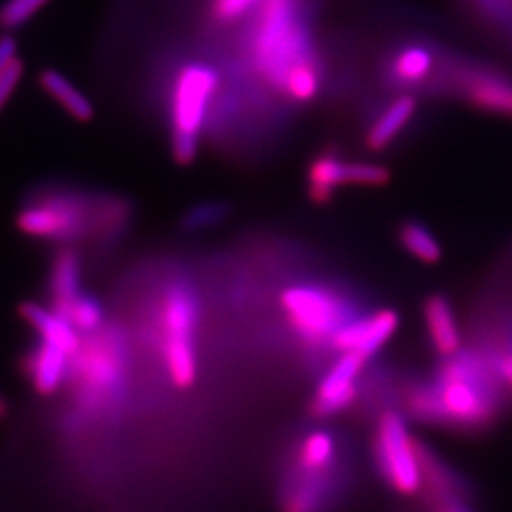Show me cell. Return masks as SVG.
<instances>
[{"mask_svg": "<svg viewBox=\"0 0 512 512\" xmlns=\"http://www.w3.org/2000/svg\"><path fill=\"white\" fill-rule=\"evenodd\" d=\"M399 329V315L393 310H376L359 315L332 340V353H357L366 361L384 348Z\"/></svg>", "mask_w": 512, "mask_h": 512, "instance_id": "obj_11", "label": "cell"}, {"mask_svg": "<svg viewBox=\"0 0 512 512\" xmlns=\"http://www.w3.org/2000/svg\"><path fill=\"white\" fill-rule=\"evenodd\" d=\"M128 336L114 323L90 334L71 357L69 382L73 385L78 416H110L120 408L128 385Z\"/></svg>", "mask_w": 512, "mask_h": 512, "instance_id": "obj_3", "label": "cell"}, {"mask_svg": "<svg viewBox=\"0 0 512 512\" xmlns=\"http://www.w3.org/2000/svg\"><path fill=\"white\" fill-rule=\"evenodd\" d=\"M319 86H321V76H319L317 67L311 61H306V63L294 67L293 71L289 73L283 82L281 92L287 93L298 103H306L319 93Z\"/></svg>", "mask_w": 512, "mask_h": 512, "instance_id": "obj_22", "label": "cell"}, {"mask_svg": "<svg viewBox=\"0 0 512 512\" xmlns=\"http://www.w3.org/2000/svg\"><path fill=\"white\" fill-rule=\"evenodd\" d=\"M399 241L408 255L414 256L423 264H437L442 258L439 239L420 220L403 222L399 228Z\"/></svg>", "mask_w": 512, "mask_h": 512, "instance_id": "obj_20", "label": "cell"}, {"mask_svg": "<svg viewBox=\"0 0 512 512\" xmlns=\"http://www.w3.org/2000/svg\"><path fill=\"white\" fill-rule=\"evenodd\" d=\"M414 112L416 99L412 95H401L399 99H395L366 133V147L370 150H382L387 147L397 137V133L403 131L408 120L414 116Z\"/></svg>", "mask_w": 512, "mask_h": 512, "instance_id": "obj_18", "label": "cell"}, {"mask_svg": "<svg viewBox=\"0 0 512 512\" xmlns=\"http://www.w3.org/2000/svg\"><path fill=\"white\" fill-rule=\"evenodd\" d=\"M465 93L475 107L512 114V84L509 80L490 74H475L467 80Z\"/></svg>", "mask_w": 512, "mask_h": 512, "instance_id": "obj_19", "label": "cell"}, {"mask_svg": "<svg viewBox=\"0 0 512 512\" xmlns=\"http://www.w3.org/2000/svg\"><path fill=\"white\" fill-rule=\"evenodd\" d=\"M372 459L389 490L404 497L421 494L420 440L410 435L403 412L387 408L378 414L372 440Z\"/></svg>", "mask_w": 512, "mask_h": 512, "instance_id": "obj_9", "label": "cell"}, {"mask_svg": "<svg viewBox=\"0 0 512 512\" xmlns=\"http://www.w3.org/2000/svg\"><path fill=\"white\" fill-rule=\"evenodd\" d=\"M52 0H4L0 4V31H16L29 23Z\"/></svg>", "mask_w": 512, "mask_h": 512, "instance_id": "obj_25", "label": "cell"}, {"mask_svg": "<svg viewBox=\"0 0 512 512\" xmlns=\"http://www.w3.org/2000/svg\"><path fill=\"white\" fill-rule=\"evenodd\" d=\"M23 372L38 395L50 397L69 382L71 355L38 340L23 357Z\"/></svg>", "mask_w": 512, "mask_h": 512, "instance_id": "obj_12", "label": "cell"}, {"mask_svg": "<svg viewBox=\"0 0 512 512\" xmlns=\"http://www.w3.org/2000/svg\"><path fill=\"white\" fill-rule=\"evenodd\" d=\"M6 414H8V403L0 397V420H2Z\"/></svg>", "mask_w": 512, "mask_h": 512, "instance_id": "obj_32", "label": "cell"}, {"mask_svg": "<svg viewBox=\"0 0 512 512\" xmlns=\"http://www.w3.org/2000/svg\"><path fill=\"white\" fill-rule=\"evenodd\" d=\"M253 52L260 73L279 90L294 67L311 61L310 40L294 18L293 0H266Z\"/></svg>", "mask_w": 512, "mask_h": 512, "instance_id": "obj_8", "label": "cell"}, {"mask_svg": "<svg viewBox=\"0 0 512 512\" xmlns=\"http://www.w3.org/2000/svg\"><path fill=\"white\" fill-rule=\"evenodd\" d=\"M82 294V256L73 245H61L50 262V308L67 319V313Z\"/></svg>", "mask_w": 512, "mask_h": 512, "instance_id": "obj_13", "label": "cell"}, {"mask_svg": "<svg viewBox=\"0 0 512 512\" xmlns=\"http://www.w3.org/2000/svg\"><path fill=\"white\" fill-rule=\"evenodd\" d=\"M391 181V171L385 165L368 162H346V186H385Z\"/></svg>", "mask_w": 512, "mask_h": 512, "instance_id": "obj_26", "label": "cell"}, {"mask_svg": "<svg viewBox=\"0 0 512 512\" xmlns=\"http://www.w3.org/2000/svg\"><path fill=\"white\" fill-rule=\"evenodd\" d=\"M346 448L327 427L296 440L279 482V511L332 512L348 492Z\"/></svg>", "mask_w": 512, "mask_h": 512, "instance_id": "obj_2", "label": "cell"}, {"mask_svg": "<svg viewBox=\"0 0 512 512\" xmlns=\"http://www.w3.org/2000/svg\"><path fill=\"white\" fill-rule=\"evenodd\" d=\"M19 313L37 332L40 340L65 351L71 357L80 348L82 336H78V330L74 329L71 321L61 317L52 308H44L35 302H25L21 304Z\"/></svg>", "mask_w": 512, "mask_h": 512, "instance_id": "obj_15", "label": "cell"}, {"mask_svg": "<svg viewBox=\"0 0 512 512\" xmlns=\"http://www.w3.org/2000/svg\"><path fill=\"white\" fill-rule=\"evenodd\" d=\"M23 61L21 59H14L8 69L4 71V74L0 76V112L6 107V103L10 101V97L16 92L18 88L19 80L23 76Z\"/></svg>", "mask_w": 512, "mask_h": 512, "instance_id": "obj_28", "label": "cell"}, {"mask_svg": "<svg viewBox=\"0 0 512 512\" xmlns=\"http://www.w3.org/2000/svg\"><path fill=\"white\" fill-rule=\"evenodd\" d=\"M346 160L338 152H321L308 167V196L317 205H327L344 183Z\"/></svg>", "mask_w": 512, "mask_h": 512, "instance_id": "obj_16", "label": "cell"}, {"mask_svg": "<svg viewBox=\"0 0 512 512\" xmlns=\"http://www.w3.org/2000/svg\"><path fill=\"white\" fill-rule=\"evenodd\" d=\"M38 84L44 92L67 110L76 122H92L95 116L92 101L80 92L65 74L55 69H44L38 76Z\"/></svg>", "mask_w": 512, "mask_h": 512, "instance_id": "obj_17", "label": "cell"}, {"mask_svg": "<svg viewBox=\"0 0 512 512\" xmlns=\"http://www.w3.org/2000/svg\"><path fill=\"white\" fill-rule=\"evenodd\" d=\"M230 215V207L222 202H203L190 207L183 217V230L203 232L222 224Z\"/></svg>", "mask_w": 512, "mask_h": 512, "instance_id": "obj_24", "label": "cell"}, {"mask_svg": "<svg viewBox=\"0 0 512 512\" xmlns=\"http://www.w3.org/2000/svg\"><path fill=\"white\" fill-rule=\"evenodd\" d=\"M427 512H476L471 499H429Z\"/></svg>", "mask_w": 512, "mask_h": 512, "instance_id": "obj_30", "label": "cell"}, {"mask_svg": "<svg viewBox=\"0 0 512 512\" xmlns=\"http://www.w3.org/2000/svg\"><path fill=\"white\" fill-rule=\"evenodd\" d=\"M18 42L12 35L0 37V76L8 69V65L18 57Z\"/></svg>", "mask_w": 512, "mask_h": 512, "instance_id": "obj_31", "label": "cell"}, {"mask_svg": "<svg viewBox=\"0 0 512 512\" xmlns=\"http://www.w3.org/2000/svg\"><path fill=\"white\" fill-rule=\"evenodd\" d=\"M67 321H71L78 332L90 334L105 325V308L95 296L84 293L67 313Z\"/></svg>", "mask_w": 512, "mask_h": 512, "instance_id": "obj_23", "label": "cell"}, {"mask_svg": "<svg viewBox=\"0 0 512 512\" xmlns=\"http://www.w3.org/2000/svg\"><path fill=\"white\" fill-rule=\"evenodd\" d=\"M99 202L101 192L67 184L42 186L21 203L16 226L27 238L59 247L80 241L92 243Z\"/></svg>", "mask_w": 512, "mask_h": 512, "instance_id": "obj_4", "label": "cell"}, {"mask_svg": "<svg viewBox=\"0 0 512 512\" xmlns=\"http://www.w3.org/2000/svg\"><path fill=\"white\" fill-rule=\"evenodd\" d=\"M260 0H215L213 16L222 23H232L253 10Z\"/></svg>", "mask_w": 512, "mask_h": 512, "instance_id": "obj_27", "label": "cell"}, {"mask_svg": "<svg viewBox=\"0 0 512 512\" xmlns=\"http://www.w3.org/2000/svg\"><path fill=\"white\" fill-rule=\"evenodd\" d=\"M495 355V363L499 368V374L503 376L505 384L512 389V332L507 340L501 344V348L492 349Z\"/></svg>", "mask_w": 512, "mask_h": 512, "instance_id": "obj_29", "label": "cell"}, {"mask_svg": "<svg viewBox=\"0 0 512 512\" xmlns=\"http://www.w3.org/2000/svg\"><path fill=\"white\" fill-rule=\"evenodd\" d=\"M202 302L196 287L184 279H171L158 302V346L169 380L188 389L198 380V329Z\"/></svg>", "mask_w": 512, "mask_h": 512, "instance_id": "obj_5", "label": "cell"}, {"mask_svg": "<svg viewBox=\"0 0 512 512\" xmlns=\"http://www.w3.org/2000/svg\"><path fill=\"white\" fill-rule=\"evenodd\" d=\"M219 88V74L205 63H188L177 74L171 92V154L190 165L200 152L205 116Z\"/></svg>", "mask_w": 512, "mask_h": 512, "instance_id": "obj_7", "label": "cell"}, {"mask_svg": "<svg viewBox=\"0 0 512 512\" xmlns=\"http://www.w3.org/2000/svg\"><path fill=\"white\" fill-rule=\"evenodd\" d=\"M505 384L492 349H459L442 359L431 380L403 387V404L412 420L458 431H480L505 408Z\"/></svg>", "mask_w": 512, "mask_h": 512, "instance_id": "obj_1", "label": "cell"}, {"mask_svg": "<svg viewBox=\"0 0 512 512\" xmlns=\"http://www.w3.org/2000/svg\"><path fill=\"white\" fill-rule=\"evenodd\" d=\"M433 63H435V59L427 48L408 46L395 55L393 65H391V74L399 84H404V86L420 84L431 73Z\"/></svg>", "mask_w": 512, "mask_h": 512, "instance_id": "obj_21", "label": "cell"}, {"mask_svg": "<svg viewBox=\"0 0 512 512\" xmlns=\"http://www.w3.org/2000/svg\"><path fill=\"white\" fill-rule=\"evenodd\" d=\"M281 311L294 334L310 348L332 351V340L363 315L348 294L323 283H298L279 298Z\"/></svg>", "mask_w": 512, "mask_h": 512, "instance_id": "obj_6", "label": "cell"}, {"mask_svg": "<svg viewBox=\"0 0 512 512\" xmlns=\"http://www.w3.org/2000/svg\"><path fill=\"white\" fill-rule=\"evenodd\" d=\"M366 363L365 357L357 353H340L317 382L310 404L311 414L327 420L351 408L361 393Z\"/></svg>", "mask_w": 512, "mask_h": 512, "instance_id": "obj_10", "label": "cell"}, {"mask_svg": "<svg viewBox=\"0 0 512 512\" xmlns=\"http://www.w3.org/2000/svg\"><path fill=\"white\" fill-rule=\"evenodd\" d=\"M423 323L431 348L440 359L456 355L461 346V330L450 300L444 294H431L423 304Z\"/></svg>", "mask_w": 512, "mask_h": 512, "instance_id": "obj_14", "label": "cell"}]
</instances>
